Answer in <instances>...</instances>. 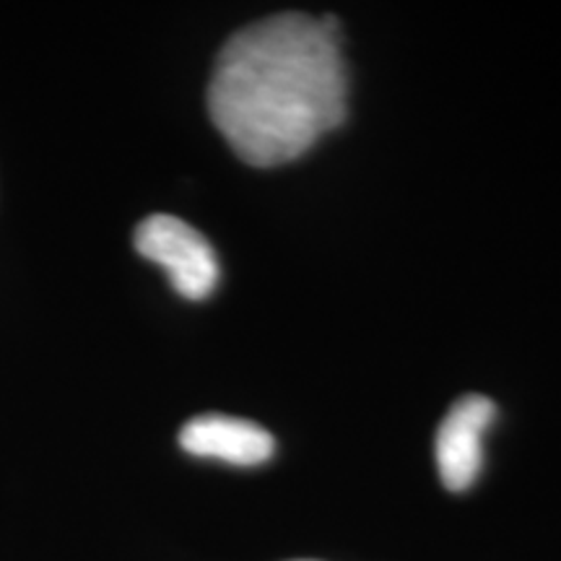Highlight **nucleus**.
I'll return each mask as SVG.
<instances>
[{
	"label": "nucleus",
	"mask_w": 561,
	"mask_h": 561,
	"mask_svg": "<svg viewBox=\"0 0 561 561\" xmlns=\"http://www.w3.org/2000/svg\"><path fill=\"white\" fill-rule=\"evenodd\" d=\"M133 242L138 255L167 271L180 297L201 301L214 294L221 276L219 257L191 224L170 214H153L138 224Z\"/></svg>",
	"instance_id": "obj_2"
},
{
	"label": "nucleus",
	"mask_w": 561,
	"mask_h": 561,
	"mask_svg": "<svg viewBox=\"0 0 561 561\" xmlns=\"http://www.w3.org/2000/svg\"><path fill=\"white\" fill-rule=\"evenodd\" d=\"M494 403L483 396H466L453 405L437 430L434 455L439 479L450 491H466L483 466V434L494 421Z\"/></svg>",
	"instance_id": "obj_3"
},
{
	"label": "nucleus",
	"mask_w": 561,
	"mask_h": 561,
	"mask_svg": "<svg viewBox=\"0 0 561 561\" xmlns=\"http://www.w3.org/2000/svg\"><path fill=\"white\" fill-rule=\"evenodd\" d=\"M208 112L250 167L299 159L348 115L341 21L289 11L231 34L210 76Z\"/></svg>",
	"instance_id": "obj_1"
},
{
	"label": "nucleus",
	"mask_w": 561,
	"mask_h": 561,
	"mask_svg": "<svg viewBox=\"0 0 561 561\" xmlns=\"http://www.w3.org/2000/svg\"><path fill=\"white\" fill-rule=\"evenodd\" d=\"M180 447L195 458H214L231 466H263L276 453V442L261 424L221 413L195 416L182 426Z\"/></svg>",
	"instance_id": "obj_4"
}]
</instances>
